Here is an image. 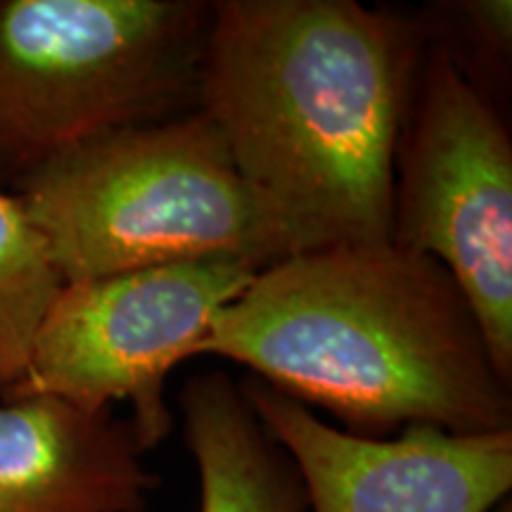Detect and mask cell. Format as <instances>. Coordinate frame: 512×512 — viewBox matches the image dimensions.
<instances>
[{
    "mask_svg": "<svg viewBox=\"0 0 512 512\" xmlns=\"http://www.w3.org/2000/svg\"><path fill=\"white\" fill-rule=\"evenodd\" d=\"M420 17L358 0L211 3L197 110L299 252L392 242Z\"/></svg>",
    "mask_w": 512,
    "mask_h": 512,
    "instance_id": "6da1fadb",
    "label": "cell"
},
{
    "mask_svg": "<svg viewBox=\"0 0 512 512\" xmlns=\"http://www.w3.org/2000/svg\"><path fill=\"white\" fill-rule=\"evenodd\" d=\"M200 354L249 368L358 437L512 430V382L463 290L437 259L392 242L306 249L261 268L216 313Z\"/></svg>",
    "mask_w": 512,
    "mask_h": 512,
    "instance_id": "7a4b0ae2",
    "label": "cell"
},
{
    "mask_svg": "<svg viewBox=\"0 0 512 512\" xmlns=\"http://www.w3.org/2000/svg\"><path fill=\"white\" fill-rule=\"evenodd\" d=\"M62 283L188 261L297 254L202 110L93 138L15 181Z\"/></svg>",
    "mask_w": 512,
    "mask_h": 512,
    "instance_id": "3957f363",
    "label": "cell"
},
{
    "mask_svg": "<svg viewBox=\"0 0 512 512\" xmlns=\"http://www.w3.org/2000/svg\"><path fill=\"white\" fill-rule=\"evenodd\" d=\"M204 0H0V178L197 110Z\"/></svg>",
    "mask_w": 512,
    "mask_h": 512,
    "instance_id": "277c9868",
    "label": "cell"
},
{
    "mask_svg": "<svg viewBox=\"0 0 512 512\" xmlns=\"http://www.w3.org/2000/svg\"><path fill=\"white\" fill-rule=\"evenodd\" d=\"M392 245L453 275L512 382V140L484 88L434 41L396 145Z\"/></svg>",
    "mask_w": 512,
    "mask_h": 512,
    "instance_id": "5b68a950",
    "label": "cell"
},
{
    "mask_svg": "<svg viewBox=\"0 0 512 512\" xmlns=\"http://www.w3.org/2000/svg\"><path fill=\"white\" fill-rule=\"evenodd\" d=\"M259 268L245 261H188L64 283L31 347L29 366L5 399L50 396L83 411L131 406L147 451L174 430L164 399L171 370L197 347L216 313Z\"/></svg>",
    "mask_w": 512,
    "mask_h": 512,
    "instance_id": "8992f818",
    "label": "cell"
},
{
    "mask_svg": "<svg viewBox=\"0 0 512 512\" xmlns=\"http://www.w3.org/2000/svg\"><path fill=\"white\" fill-rule=\"evenodd\" d=\"M266 432L285 448L313 512H494L512 491V430L453 434L413 425L358 437L266 382H240Z\"/></svg>",
    "mask_w": 512,
    "mask_h": 512,
    "instance_id": "52a82bcc",
    "label": "cell"
},
{
    "mask_svg": "<svg viewBox=\"0 0 512 512\" xmlns=\"http://www.w3.org/2000/svg\"><path fill=\"white\" fill-rule=\"evenodd\" d=\"M145 453L114 408L0 399V512H145L159 486Z\"/></svg>",
    "mask_w": 512,
    "mask_h": 512,
    "instance_id": "ba28073f",
    "label": "cell"
},
{
    "mask_svg": "<svg viewBox=\"0 0 512 512\" xmlns=\"http://www.w3.org/2000/svg\"><path fill=\"white\" fill-rule=\"evenodd\" d=\"M183 437L200 475V512H306V489L285 448L226 370L192 375L178 396Z\"/></svg>",
    "mask_w": 512,
    "mask_h": 512,
    "instance_id": "9c48e42d",
    "label": "cell"
},
{
    "mask_svg": "<svg viewBox=\"0 0 512 512\" xmlns=\"http://www.w3.org/2000/svg\"><path fill=\"white\" fill-rule=\"evenodd\" d=\"M62 285L46 240L0 181V399L27 373L36 332Z\"/></svg>",
    "mask_w": 512,
    "mask_h": 512,
    "instance_id": "30bf717a",
    "label": "cell"
},
{
    "mask_svg": "<svg viewBox=\"0 0 512 512\" xmlns=\"http://www.w3.org/2000/svg\"><path fill=\"white\" fill-rule=\"evenodd\" d=\"M441 15L451 17L458 43L470 46L472 57L494 64L501 72L512 53V3L510 0H463L441 5Z\"/></svg>",
    "mask_w": 512,
    "mask_h": 512,
    "instance_id": "8fae6325",
    "label": "cell"
},
{
    "mask_svg": "<svg viewBox=\"0 0 512 512\" xmlns=\"http://www.w3.org/2000/svg\"><path fill=\"white\" fill-rule=\"evenodd\" d=\"M494 512H512V503H510V498H508V501H505V503L498 505V508H496Z\"/></svg>",
    "mask_w": 512,
    "mask_h": 512,
    "instance_id": "7c38bea8",
    "label": "cell"
}]
</instances>
